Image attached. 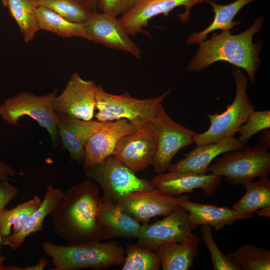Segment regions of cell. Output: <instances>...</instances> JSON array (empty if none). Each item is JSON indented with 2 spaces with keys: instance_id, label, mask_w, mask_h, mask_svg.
<instances>
[{
  "instance_id": "5",
  "label": "cell",
  "mask_w": 270,
  "mask_h": 270,
  "mask_svg": "<svg viewBox=\"0 0 270 270\" xmlns=\"http://www.w3.org/2000/svg\"><path fill=\"white\" fill-rule=\"evenodd\" d=\"M232 74L236 84V96L226 110L221 114H208L210 122L208 130L195 137L196 146L218 142L228 136H234L239 127L248 119L256 107L246 92L248 78L239 68L234 66Z\"/></svg>"
},
{
  "instance_id": "9",
  "label": "cell",
  "mask_w": 270,
  "mask_h": 270,
  "mask_svg": "<svg viewBox=\"0 0 270 270\" xmlns=\"http://www.w3.org/2000/svg\"><path fill=\"white\" fill-rule=\"evenodd\" d=\"M156 146L152 166L157 174L164 172L182 148L194 142L198 134L174 122L160 104L153 120Z\"/></svg>"
},
{
  "instance_id": "26",
  "label": "cell",
  "mask_w": 270,
  "mask_h": 270,
  "mask_svg": "<svg viewBox=\"0 0 270 270\" xmlns=\"http://www.w3.org/2000/svg\"><path fill=\"white\" fill-rule=\"evenodd\" d=\"M245 194L232 206V208L238 212L252 216L257 210L270 206V180L268 176L260 178L243 186Z\"/></svg>"
},
{
  "instance_id": "20",
  "label": "cell",
  "mask_w": 270,
  "mask_h": 270,
  "mask_svg": "<svg viewBox=\"0 0 270 270\" xmlns=\"http://www.w3.org/2000/svg\"><path fill=\"white\" fill-rule=\"evenodd\" d=\"M246 148V144L234 136L224 138L212 144L196 147L184 154V158L176 163L172 164L168 171L186 170L199 174H206L207 168L212 160L224 153Z\"/></svg>"
},
{
  "instance_id": "1",
  "label": "cell",
  "mask_w": 270,
  "mask_h": 270,
  "mask_svg": "<svg viewBox=\"0 0 270 270\" xmlns=\"http://www.w3.org/2000/svg\"><path fill=\"white\" fill-rule=\"evenodd\" d=\"M100 190L88 180L63 192L50 214L56 234L68 245L102 240Z\"/></svg>"
},
{
  "instance_id": "42",
  "label": "cell",
  "mask_w": 270,
  "mask_h": 270,
  "mask_svg": "<svg viewBox=\"0 0 270 270\" xmlns=\"http://www.w3.org/2000/svg\"></svg>"
},
{
  "instance_id": "14",
  "label": "cell",
  "mask_w": 270,
  "mask_h": 270,
  "mask_svg": "<svg viewBox=\"0 0 270 270\" xmlns=\"http://www.w3.org/2000/svg\"><path fill=\"white\" fill-rule=\"evenodd\" d=\"M142 224L156 216H166L178 206L174 196L157 188L128 193L116 202Z\"/></svg>"
},
{
  "instance_id": "15",
  "label": "cell",
  "mask_w": 270,
  "mask_h": 270,
  "mask_svg": "<svg viewBox=\"0 0 270 270\" xmlns=\"http://www.w3.org/2000/svg\"><path fill=\"white\" fill-rule=\"evenodd\" d=\"M210 0H141L119 20L128 35L134 36L144 32L143 28L153 17L163 14L167 16L174 8L183 6L185 12L178 15L181 22H186L191 8L195 4L208 2Z\"/></svg>"
},
{
  "instance_id": "8",
  "label": "cell",
  "mask_w": 270,
  "mask_h": 270,
  "mask_svg": "<svg viewBox=\"0 0 270 270\" xmlns=\"http://www.w3.org/2000/svg\"><path fill=\"white\" fill-rule=\"evenodd\" d=\"M84 171L85 176L94 180L102 189L104 195L100 199L115 203L120 198L133 191L156 188L152 180L138 177L112 155Z\"/></svg>"
},
{
  "instance_id": "32",
  "label": "cell",
  "mask_w": 270,
  "mask_h": 270,
  "mask_svg": "<svg viewBox=\"0 0 270 270\" xmlns=\"http://www.w3.org/2000/svg\"><path fill=\"white\" fill-rule=\"evenodd\" d=\"M201 238L210 254L214 270H241L240 267L231 261L218 248L212 236V228L208 224L200 226Z\"/></svg>"
},
{
  "instance_id": "27",
  "label": "cell",
  "mask_w": 270,
  "mask_h": 270,
  "mask_svg": "<svg viewBox=\"0 0 270 270\" xmlns=\"http://www.w3.org/2000/svg\"><path fill=\"white\" fill-rule=\"evenodd\" d=\"M37 16L40 30L64 37H80L90 40L84 23L70 22L52 10L38 6Z\"/></svg>"
},
{
  "instance_id": "33",
  "label": "cell",
  "mask_w": 270,
  "mask_h": 270,
  "mask_svg": "<svg viewBox=\"0 0 270 270\" xmlns=\"http://www.w3.org/2000/svg\"><path fill=\"white\" fill-rule=\"evenodd\" d=\"M270 128V110H254L238 128L236 132L240 134L238 140L246 145L250 138L256 134Z\"/></svg>"
},
{
  "instance_id": "35",
  "label": "cell",
  "mask_w": 270,
  "mask_h": 270,
  "mask_svg": "<svg viewBox=\"0 0 270 270\" xmlns=\"http://www.w3.org/2000/svg\"><path fill=\"white\" fill-rule=\"evenodd\" d=\"M18 194V188L7 180L0 182V215L8 204Z\"/></svg>"
},
{
  "instance_id": "17",
  "label": "cell",
  "mask_w": 270,
  "mask_h": 270,
  "mask_svg": "<svg viewBox=\"0 0 270 270\" xmlns=\"http://www.w3.org/2000/svg\"><path fill=\"white\" fill-rule=\"evenodd\" d=\"M136 130V127L132 122L124 118L110 121L99 128L86 143L84 170L112 155L119 140Z\"/></svg>"
},
{
  "instance_id": "36",
  "label": "cell",
  "mask_w": 270,
  "mask_h": 270,
  "mask_svg": "<svg viewBox=\"0 0 270 270\" xmlns=\"http://www.w3.org/2000/svg\"><path fill=\"white\" fill-rule=\"evenodd\" d=\"M14 175V169L4 162L0 161V180H9Z\"/></svg>"
},
{
  "instance_id": "19",
  "label": "cell",
  "mask_w": 270,
  "mask_h": 270,
  "mask_svg": "<svg viewBox=\"0 0 270 270\" xmlns=\"http://www.w3.org/2000/svg\"><path fill=\"white\" fill-rule=\"evenodd\" d=\"M174 198L177 204L188 211V224L192 230L203 224H208L216 230H220L239 220L252 217L226 206L194 202L185 195Z\"/></svg>"
},
{
  "instance_id": "24",
  "label": "cell",
  "mask_w": 270,
  "mask_h": 270,
  "mask_svg": "<svg viewBox=\"0 0 270 270\" xmlns=\"http://www.w3.org/2000/svg\"><path fill=\"white\" fill-rule=\"evenodd\" d=\"M255 0H236L226 5L217 4L215 0H210L207 3L212 6L214 14L213 22L203 30L192 34L187 38L186 43L199 44L206 39L208 34L214 30L230 31L234 26L240 24V22L233 20L234 17L244 6Z\"/></svg>"
},
{
  "instance_id": "34",
  "label": "cell",
  "mask_w": 270,
  "mask_h": 270,
  "mask_svg": "<svg viewBox=\"0 0 270 270\" xmlns=\"http://www.w3.org/2000/svg\"><path fill=\"white\" fill-rule=\"evenodd\" d=\"M141 0H99L98 8L116 16L128 12Z\"/></svg>"
},
{
  "instance_id": "7",
  "label": "cell",
  "mask_w": 270,
  "mask_h": 270,
  "mask_svg": "<svg viewBox=\"0 0 270 270\" xmlns=\"http://www.w3.org/2000/svg\"><path fill=\"white\" fill-rule=\"evenodd\" d=\"M56 91L44 96L22 92L7 99L0 106V116L10 124L18 125L20 118L28 116L48 132L53 147L59 145L58 114L54 110Z\"/></svg>"
},
{
  "instance_id": "39",
  "label": "cell",
  "mask_w": 270,
  "mask_h": 270,
  "mask_svg": "<svg viewBox=\"0 0 270 270\" xmlns=\"http://www.w3.org/2000/svg\"><path fill=\"white\" fill-rule=\"evenodd\" d=\"M92 11L96 10L99 0H76Z\"/></svg>"
},
{
  "instance_id": "12",
  "label": "cell",
  "mask_w": 270,
  "mask_h": 270,
  "mask_svg": "<svg viewBox=\"0 0 270 270\" xmlns=\"http://www.w3.org/2000/svg\"><path fill=\"white\" fill-rule=\"evenodd\" d=\"M96 86L94 82L84 80L78 72L74 73L62 94L55 98L54 112L84 120H92L96 109Z\"/></svg>"
},
{
  "instance_id": "4",
  "label": "cell",
  "mask_w": 270,
  "mask_h": 270,
  "mask_svg": "<svg viewBox=\"0 0 270 270\" xmlns=\"http://www.w3.org/2000/svg\"><path fill=\"white\" fill-rule=\"evenodd\" d=\"M222 154L208 166L207 172L224 176L231 185L244 186L270 174L269 149L260 142Z\"/></svg>"
},
{
  "instance_id": "40",
  "label": "cell",
  "mask_w": 270,
  "mask_h": 270,
  "mask_svg": "<svg viewBox=\"0 0 270 270\" xmlns=\"http://www.w3.org/2000/svg\"><path fill=\"white\" fill-rule=\"evenodd\" d=\"M256 214L260 216L270 218V206H267L257 210Z\"/></svg>"
},
{
  "instance_id": "16",
  "label": "cell",
  "mask_w": 270,
  "mask_h": 270,
  "mask_svg": "<svg viewBox=\"0 0 270 270\" xmlns=\"http://www.w3.org/2000/svg\"><path fill=\"white\" fill-rule=\"evenodd\" d=\"M155 187L174 196L202 189L210 197L215 194L222 182V176L213 173L199 174L186 170L168 171L158 174L151 180Z\"/></svg>"
},
{
  "instance_id": "13",
  "label": "cell",
  "mask_w": 270,
  "mask_h": 270,
  "mask_svg": "<svg viewBox=\"0 0 270 270\" xmlns=\"http://www.w3.org/2000/svg\"><path fill=\"white\" fill-rule=\"evenodd\" d=\"M90 40L124 51L140 59L141 50L130 38L118 16L93 11L84 23Z\"/></svg>"
},
{
  "instance_id": "29",
  "label": "cell",
  "mask_w": 270,
  "mask_h": 270,
  "mask_svg": "<svg viewBox=\"0 0 270 270\" xmlns=\"http://www.w3.org/2000/svg\"><path fill=\"white\" fill-rule=\"evenodd\" d=\"M226 256L241 270H270V250L253 244L240 246L234 252Z\"/></svg>"
},
{
  "instance_id": "18",
  "label": "cell",
  "mask_w": 270,
  "mask_h": 270,
  "mask_svg": "<svg viewBox=\"0 0 270 270\" xmlns=\"http://www.w3.org/2000/svg\"><path fill=\"white\" fill-rule=\"evenodd\" d=\"M108 122L84 120L58 114L57 128L64 148L69 152L70 160L83 163L85 146L88 139Z\"/></svg>"
},
{
  "instance_id": "2",
  "label": "cell",
  "mask_w": 270,
  "mask_h": 270,
  "mask_svg": "<svg viewBox=\"0 0 270 270\" xmlns=\"http://www.w3.org/2000/svg\"><path fill=\"white\" fill-rule=\"evenodd\" d=\"M264 18H256L248 28L238 34H232L228 30L214 33L211 38L199 44L198 49L190 61L188 70L198 72L218 61L229 62L244 70L252 82L259 67V54L262 42H253V36L258 33Z\"/></svg>"
},
{
  "instance_id": "6",
  "label": "cell",
  "mask_w": 270,
  "mask_h": 270,
  "mask_svg": "<svg viewBox=\"0 0 270 270\" xmlns=\"http://www.w3.org/2000/svg\"><path fill=\"white\" fill-rule=\"evenodd\" d=\"M171 92L169 89L160 96L139 100L132 98L128 92L113 94L106 92L102 84L96 86V120L100 122L114 121L124 118L138 128L152 122L158 105Z\"/></svg>"
},
{
  "instance_id": "23",
  "label": "cell",
  "mask_w": 270,
  "mask_h": 270,
  "mask_svg": "<svg viewBox=\"0 0 270 270\" xmlns=\"http://www.w3.org/2000/svg\"><path fill=\"white\" fill-rule=\"evenodd\" d=\"M198 242L187 240L166 243L160 246L157 252L164 270H188L200 254Z\"/></svg>"
},
{
  "instance_id": "3",
  "label": "cell",
  "mask_w": 270,
  "mask_h": 270,
  "mask_svg": "<svg viewBox=\"0 0 270 270\" xmlns=\"http://www.w3.org/2000/svg\"><path fill=\"white\" fill-rule=\"evenodd\" d=\"M42 249L52 258L53 270L103 269L122 265L126 256L125 248L116 241L66 246L44 242Z\"/></svg>"
},
{
  "instance_id": "21",
  "label": "cell",
  "mask_w": 270,
  "mask_h": 270,
  "mask_svg": "<svg viewBox=\"0 0 270 270\" xmlns=\"http://www.w3.org/2000/svg\"><path fill=\"white\" fill-rule=\"evenodd\" d=\"M100 218L104 228L102 240L113 238H138L140 222L116 203L101 200Z\"/></svg>"
},
{
  "instance_id": "30",
  "label": "cell",
  "mask_w": 270,
  "mask_h": 270,
  "mask_svg": "<svg viewBox=\"0 0 270 270\" xmlns=\"http://www.w3.org/2000/svg\"><path fill=\"white\" fill-rule=\"evenodd\" d=\"M122 270H158L161 266L157 251L134 244L126 245Z\"/></svg>"
},
{
  "instance_id": "11",
  "label": "cell",
  "mask_w": 270,
  "mask_h": 270,
  "mask_svg": "<svg viewBox=\"0 0 270 270\" xmlns=\"http://www.w3.org/2000/svg\"><path fill=\"white\" fill-rule=\"evenodd\" d=\"M156 146V132L152 121L122 137L112 156L136 174L152 164Z\"/></svg>"
},
{
  "instance_id": "37",
  "label": "cell",
  "mask_w": 270,
  "mask_h": 270,
  "mask_svg": "<svg viewBox=\"0 0 270 270\" xmlns=\"http://www.w3.org/2000/svg\"><path fill=\"white\" fill-rule=\"evenodd\" d=\"M259 142L268 148H270V130L269 128L262 130L259 137Z\"/></svg>"
},
{
  "instance_id": "28",
  "label": "cell",
  "mask_w": 270,
  "mask_h": 270,
  "mask_svg": "<svg viewBox=\"0 0 270 270\" xmlns=\"http://www.w3.org/2000/svg\"><path fill=\"white\" fill-rule=\"evenodd\" d=\"M42 200L38 196L16 207L4 208L0 215V233L2 237L20 232L30 216L40 205Z\"/></svg>"
},
{
  "instance_id": "22",
  "label": "cell",
  "mask_w": 270,
  "mask_h": 270,
  "mask_svg": "<svg viewBox=\"0 0 270 270\" xmlns=\"http://www.w3.org/2000/svg\"><path fill=\"white\" fill-rule=\"evenodd\" d=\"M63 192L60 188L48 186L40 206L30 216L23 228L18 232L2 237V244L16 250L23 244L30 234L42 231L44 218L57 204Z\"/></svg>"
},
{
  "instance_id": "25",
  "label": "cell",
  "mask_w": 270,
  "mask_h": 270,
  "mask_svg": "<svg viewBox=\"0 0 270 270\" xmlns=\"http://www.w3.org/2000/svg\"><path fill=\"white\" fill-rule=\"evenodd\" d=\"M23 35L24 40H32L40 30L37 16L38 6L34 0H3Z\"/></svg>"
},
{
  "instance_id": "41",
  "label": "cell",
  "mask_w": 270,
  "mask_h": 270,
  "mask_svg": "<svg viewBox=\"0 0 270 270\" xmlns=\"http://www.w3.org/2000/svg\"><path fill=\"white\" fill-rule=\"evenodd\" d=\"M34 0L36 1V0Z\"/></svg>"
},
{
  "instance_id": "38",
  "label": "cell",
  "mask_w": 270,
  "mask_h": 270,
  "mask_svg": "<svg viewBox=\"0 0 270 270\" xmlns=\"http://www.w3.org/2000/svg\"><path fill=\"white\" fill-rule=\"evenodd\" d=\"M2 236L0 233V246L2 244ZM6 256H2L0 254V270H24L25 268H21L19 266H4V262L5 260Z\"/></svg>"
},
{
  "instance_id": "31",
  "label": "cell",
  "mask_w": 270,
  "mask_h": 270,
  "mask_svg": "<svg viewBox=\"0 0 270 270\" xmlns=\"http://www.w3.org/2000/svg\"><path fill=\"white\" fill-rule=\"evenodd\" d=\"M42 6L72 22L84 23L93 12L76 0H36Z\"/></svg>"
},
{
  "instance_id": "10",
  "label": "cell",
  "mask_w": 270,
  "mask_h": 270,
  "mask_svg": "<svg viewBox=\"0 0 270 270\" xmlns=\"http://www.w3.org/2000/svg\"><path fill=\"white\" fill-rule=\"evenodd\" d=\"M188 211L178 204L170 214L152 224L140 225L138 246L156 251L164 244L193 240H202L192 232L188 224Z\"/></svg>"
}]
</instances>
